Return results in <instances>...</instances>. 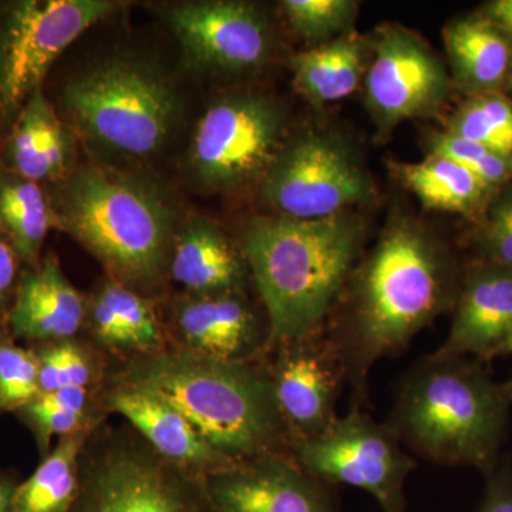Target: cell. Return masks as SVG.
Returning a JSON list of instances; mask_svg holds the SVG:
<instances>
[{
  "mask_svg": "<svg viewBox=\"0 0 512 512\" xmlns=\"http://www.w3.org/2000/svg\"><path fill=\"white\" fill-rule=\"evenodd\" d=\"M461 278L450 249L429 229L402 218L387 225L325 326L345 360L353 406H366L379 360L400 355L421 330L453 311Z\"/></svg>",
  "mask_w": 512,
  "mask_h": 512,
  "instance_id": "6da1fadb",
  "label": "cell"
},
{
  "mask_svg": "<svg viewBox=\"0 0 512 512\" xmlns=\"http://www.w3.org/2000/svg\"><path fill=\"white\" fill-rule=\"evenodd\" d=\"M104 383L167 404L235 463L289 453L288 434L262 359L225 362L170 345L157 355L117 363L107 370Z\"/></svg>",
  "mask_w": 512,
  "mask_h": 512,
  "instance_id": "7a4b0ae2",
  "label": "cell"
},
{
  "mask_svg": "<svg viewBox=\"0 0 512 512\" xmlns=\"http://www.w3.org/2000/svg\"><path fill=\"white\" fill-rule=\"evenodd\" d=\"M363 241L365 221L350 211L319 220L274 215L249 222L241 248L268 318V350L325 328L359 264Z\"/></svg>",
  "mask_w": 512,
  "mask_h": 512,
  "instance_id": "3957f363",
  "label": "cell"
},
{
  "mask_svg": "<svg viewBox=\"0 0 512 512\" xmlns=\"http://www.w3.org/2000/svg\"><path fill=\"white\" fill-rule=\"evenodd\" d=\"M511 406L480 360L430 353L400 379L384 423L423 460L487 476L503 457Z\"/></svg>",
  "mask_w": 512,
  "mask_h": 512,
  "instance_id": "277c9868",
  "label": "cell"
},
{
  "mask_svg": "<svg viewBox=\"0 0 512 512\" xmlns=\"http://www.w3.org/2000/svg\"><path fill=\"white\" fill-rule=\"evenodd\" d=\"M47 188L56 228L111 278L147 296L170 271L174 214L156 188L119 171L84 167Z\"/></svg>",
  "mask_w": 512,
  "mask_h": 512,
  "instance_id": "5b68a950",
  "label": "cell"
},
{
  "mask_svg": "<svg viewBox=\"0 0 512 512\" xmlns=\"http://www.w3.org/2000/svg\"><path fill=\"white\" fill-rule=\"evenodd\" d=\"M62 106L89 143L126 160L158 153L180 111L177 93L163 74L128 59H111L70 79Z\"/></svg>",
  "mask_w": 512,
  "mask_h": 512,
  "instance_id": "8992f818",
  "label": "cell"
},
{
  "mask_svg": "<svg viewBox=\"0 0 512 512\" xmlns=\"http://www.w3.org/2000/svg\"><path fill=\"white\" fill-rule=\"evenodd\" d=\"M70 512H215L204 478L158 456L136 431L100 424L80 458Z\"/></svg>",
  "mask_w": 512,
  "mask_h": 512,
  "instance_id": "52a82bcc",
  "label": "cell"
},
{
  "mask_svg": "<svg viewBox=\"0 0 512 512\" xmlns=\"http://www.w3.org/2000/svg\"><path fill=\"white\" fill-rule=\"evenodd\" d=\"M117 8L110 0L0 2V144L57 57Z\"/></svg>",
  "mask_w": 512,
  "mask_h": 512,
  "instance_id": "ba28073f",
  "label": "cell"
},
{
  "mask_svg": "<svg viewBox=\"0 0 512 512\" xmlns=\"http://www.w3.org/2000/svg\"><path fill=\"white\" fill-rule=\"evenodd\" d=\"M289 453L306 473L330 487L366 491L383 512L406 511L404 485L417 460L384 421L373 420L362 407H350L329 429L295 444Z\"/></svg>",
  "mask_w": 512,
  "mask_h": 512,
  "instance_id": "9c48e42d",
  "label": "cell"
},
{
  "mask_svg": "<svg viewBox=\"0 0 512 512\" xmlns=\"http://www.w3.org/2000/svg\"><path fill=\"white\" fill-rule=\"evenodd\" d=\"M284 114L269 97H222L198 121L188 150L195 181L211 191H231L264 178L282 147Z\"/></svg>",
  "mask_w": 512,
  "mask_h": 512,
  "instance_id": "30bf717a",
  "label": "cell"
},
{
  "mask_svg": "<svg viewBox=\"0 0 512 512\" xmlns=\"http://www.w3.org/2000/svg\"><path fill=\"white\" fill-rule=\"evenodd\" d=\"M262 191L276 215L319 220L363 204L373 185L342 138L309 131L282 144L262 178Z\"/></svg>",
  "mask_w": 512,
  "mask_h": 512,
  "instance_id": "8fae6325",
  "label": "cell"
},
{
  "mask_svg": "<svg viewBox=\"0 0 512 512\" xmlns=\"http://www.w3.org/2000/svg\"><path fill=\"white\" fill-rule=\"evenodd\" d=\"M262 360L271 376L289 450L319 436L338 419L336 407L348 384V370L326 328L279 343Z\"/></svg>",
  "mask_w": 512,
  "mask_h": 512,
  "instance_id": "7c38bea8",
  "label": "cell"
},
{
  "mask_svg": "<svg viewBox=\"0 0 512 512\" xmlns=\"http://www.w3.org/2000/svg\"><path fill=\"white\" fill-rule=\"evenodd\" d=\"M450 90L446 67L416 33L399 25L379 29L366 72V104L382 133L436 116Z\"/></svg>",
  "mask_w": 512,
  "mask_h": 512,
  "instance_id": "4fadbf2b",
  "label": "cell"
},
{
  "mask_svg": "<svg viewBox=\"0 0 512 512\" xmlns=\"http://www.w3.org/2000/svg\"><path fill=\"white\" fill-rule=\"evenodd\" d=\"M170 23L191 62L210 72H252L271 55L268 20L251 3H180L171 9Z\"/></svg>",
  "mask_w": 512,
  "mask_h": 512,
  "instance_id": "5bb4252c",
  "label": "cell"
},
{
  "mask_svg": "<svg viewBox=\"0 0 512 512\" xmlns=\"http://www.w3.org/2000/svg\"><path fill=\"white\" fill-rule=\"evenodd\" d=\"M204 484L215 512H339L333 487L306 473L291 453L235 463Z\"/></svg>",
  "mask_w": 512,
  "mask_h": 512,
  "instance_id": "9a60e30c",
  "label": "cell"
},
{
  "mask_svg": "<svg viewBox=\"0 0 512 512\" xmlns=\"http://www.w3.org/2000/svg\"><path fill=\"white\" fill-rule=\"evenodd\" d=\"M171 345L225 362H256L268 350L269 323L244 292L187 295L175 302Z\"/></svg>",
  "mask_w": 512,
  "mask_h": 512,
  "instance_id": "2e32d148",
  "label": "cell"
},
{
  "mask_svg": "<svg viewBox=\"0 0 512 512\" xmlns=\"http://www.w3.org/2000/svg\"><path fill=\"white\" fill-rule=\"evenodd\" d=\"M453 311L447 339L434 355L483 363L500 356L512 329V268L481 259L468 265Z\"/></svg>",
  "mask_w": 512,
  "mask_h": 512,
  "instance_id": "e0dca14e",
  "label": "cell"
},
{
  "mask_svg": "<svg viewBox=\"0 0 512 512\" xmlns=\"http://www.w3.org/2000/svg\"><path fill=\"white\" fill-rule=\"evenodd\" d=\"M101 403L107 414L116 413L154 451L174 466L201 478L234 466L207 443L194 427L167 404L126 387L103 384Z\"/></svg>",
  "mask_w": 512,
  "mask_h": 512,
  "instance_id": "ac0fdd59",
  "label": "cell"
},
{
  "mask_svg": "<svg viewBox=\"0 0 512 512\" xmlns=\"http://www.w3.org/2000/svg\"><path fill=\"white\" fill-rule=\"evenodd\" d=\"M87 302L63 274L59 258L49 252L37 268H23L8 313L15 340L36 343L77 338L86 323Z\"/></svg>",
  "mask_w": 512,
  "mask_h": 512,
  "instance_id": "d6986e66",
  "label": "cell"
},
{
  "mask_svg": "<svg viewBox=\"0 0 512 512\" xmlns=\"http://www.w3.org/2000/svg\"><path fill=\"white\" fill-rule=\"evenodd\" d=\"M87 302L86 323L93 346L119 362L157 355L170 348L167 329L153 301L107 276Z\"/></svg>",
  "mask_w": 512,
  "mask_h": 512,
  "instance_id": "ffe728a7",
  "label": "cell"
},
{
  "mask_svg": "<svg viewBox=\"0 0 512 512\" xmlns=\"http://www.w3.org/2000/svg\"><path fill=\"white\" fill-rule=\"evenodd\" d=\"M73 157L72 131L39 87L0 144V165L49 187L72 171Z\"/></svg>",
  "mask_w": 512,
  "mask_h": 512,
  "instance_id": "44dd1931",
  "label": "cell"
},
{
  "mask_svg": "<svg viewBox=\"0 0 512 512\" xmlns=\"http://www.w3.org/2000/svg\"><path fill=\"white\" fill-rule=\"evenodd\" d=\"M168 274L190 295L245 292L251 278L241 245L205 218L175 231Z\"/></svg>",
  "mask_w": 512,
  "mask_h": 512,
  "instance_id": "7402d4cb",
  "label": "cell"
},
{
  "mask_svg": "<svg viewBox=\"0 0 512 512\" xmlns=\"http://www.w3.org/2000/svg\"><path fill=\"white\" fill-rule=\"evenodd\" d=\"M451 79L471 96L501 93L512 80V43L483 15L444 30Z\"/></svg>",
  "mask_w": 512,
  "mask_h": 512,
  "instance_id": "603a6c76",
  "label": "cell"
},
{
  "mask_svg": "<svg viewBox=\"0 0 512 512\" xmlns=\"http://www.w3.org/2000/svg\"><path fill=\"white\" fill-rule=\"evenodd\" d=\"M366 42L350 32L292 59L293 84L316 106L355 93L365 74Z\"/></svg>",
  "mask_w": 512,
  "mask_h": 512,
  "instance_id": "cb8c5ba5",
  "label": "cell"
},
{
  "mask_svg": "<svg viewBox=\"0 0 512 512\" xmlns=\"http://www.w3.org/2000/svg\"><path fill=\"white\" fill-rule=\"evenodd\" d=\"M55 212L45 185L0 165V232L8 239L25 268H37Z\"/></svg>",
  "mask_w": 512,
  "mask_h": 512,
  "instance_id": "d4e9b609",
  "label": "cell"
},
{
  "mask_svg": "<svg viewBox=\"0 0 512 512\" xmlns=\"http://www.w3.org/2000/svg\"><path fill=\"white\" fill-rule=\"evenodd\" d=\"M393 174L430 210L473 214L491 188L450 158L431 154L419 163H394Z\"/></svg>",
  "mask_w": 512,
  "mask_h": 512,
  "instance_id": "484cf974",
  "label": "cell"
},
{
  "mask_svg": "<svg viewBox=\"0 0 512 512\" xmlns=\"http://www.w3.org/2000/svg\"><path fill=\"white\" fill-rule=\"evenodd\" d=\"M96 429L59 439L35 473L19 483L12 512H70L79 494L80 458Z\"/></svg>",
  "mask_w": 512,
  "mask_h": 512,
  "instance_id": "4316f807",
  "label": "cell"
},
{
  "mask_svg": "<svg viewBox=\"0 0 512 512\" xmlns=\"http://www.w3.org/2000/svg\"><path fill=\"white\" fill-rule=\"evenodd\" d=\"M99 390L66 387L55 392L40 393L32 402L20 407L16 417L35 437L40 456L52 451V440L77 431L96 429L103 424V403Z\"/></svg>",
  "mask_w": 512,
  "mask_h": 512,
  "instance_id": "83f0119b",
  "label": "cell"
},
{
  "mask_svg": "<svg viewBox=\"0 0 512 512\" xmlns=\"http://www.w3.org/2000/svg\"><path fill=\"white\" fill-rule=\"evenodd\" d=\"M39 366L40 393L66 387L99 390L106 379L103 353L77 338L30 346Z\"/></svg>",
  "mask_w": 512,
  "mask_h": 512,
  "instance_id": "f1b7e54d",
  "label": "cell"
},
{
  "mask_svg": "<svg viewBox=\"0 0 512 512\" xmlns=\"http://www.w3.org/2000/svg\"><path fill=\"white\" fill-rule=\"evenodd\" d=\"M447 133L512 157V101L503 93L471 96L451 117Z\"/></svg>",
  "mask_w": 512,
  "mask_h": 512,
  "instance_id": "f546056e",
  "label": "cell"
},
{
  "mask_svg": "<svg viewBox=\"0 0 512 512\" xmlns=\"http://www.w3.org/2000/svg\"><path fill=\"white\" fill-rule=\"evenodd\" d=\"M281 8L293 32L312 47L350 32L357 13L352 0H285Z\"/></svg>",
  "mask_w": 512,
  "mask_h": 512,
  "instance_id": "4dcf8cb0",
  "label": "cell"
},
{
  "mask_svg": "<svg viewBox=\"0 0 512 512\" xmlns=\"http://www.w3.org/2000/svg\"><path fill=\"white\" fill-rule=\"evenodd\" d=\"M39 394L35 352L19 346L8 329L0 330V416L15 414Z\"/></svg>",
  "mask_w": 512,
  "mask_h": 512,
  "instance_id": "1f68e13d",
  "label": "cell"
},
{
  "mask_svg": "<svg viewBox=\"0 0 512 512\" xmlns=\"http://www.w3.org/2000/svg\"><path fill=\"white\" fill-rule=\"evenodd\" d=\"M430 146L431 154H439L463 165L491 190L512 178L511 156H504L474 141L444 131L431 137Z\"/></svg>",
  "mask_w": 512,
  "mask_h": 512,
  "instance_id": "d6a6232c",
  "label": "cell"
},
{
  "mask_svg": "<svg viewBox=\"0 0 512 512\" xmlns=\"http://www.w3.org/2000/svg\"><path fill=\"white\" fill-rule=\"evenodd\" d=\"M481 261L512 268V190L498 195L478 234Z\"/></svg>",
  "mask_w": 512,
  "mask_h": 512,
  "instance_id": "836d02e7",
  "label": "cell"
},
{
  "mask_svg": "<svg viewBox=\"0 0 512 512\" xmlns=\"http://www.w3.org/2000/svg\"><path fill=\"white\" fill-rule=\"evenodd\" d=\"M474 512H512V458L501 457L485 476L480 504Z\"/></svg>",
  "mask_w": 512,
  "mask_h": 512,
  "instance_id": "e575fe53",
  "label": "cell"
},
{
  "mask_svg": "<svg viewBox=\"0 0 512 512\" xmlns=\"http://www.w3.org/2000/svg\"><path fill=\"white\" fill-rule=\"evenodd\" d=\"M22 266L12 245L0 232V330L8 329L6 322L23 271Z\"/></svg>",
  "mask_w": 512,
  "mask_h": 512,
  "instance_id": "d590c367",
  "label": "cell"
},
{
  "mask_svg": "<svg viewBox=\"0 0 512 512\" xmlns=\"http://www.w3.org/2000/svg\"><path fill=\"white\" fill-rule=\"evenodd\" d=\"M483 16L512 43V0H494L487 3Z\"/></svg>",
  "mask_w": 512,
  "mask_h": 512,
  "instance_id": "8d00e7d4",
  "label": "cell"
},
{
  "mask_svg": "<svg viewBox=\"0 0 512 512\" xmlns=\"http://www.w3.org/2000/svg\"><path fill=\"white\" fill-rule=\"evenodd\" d=\"M19 481L8 471L0 470V512H12L13 497Z\"/></svg>",
  "mask_w": 512,
  "mask_h": 512,
  "instance_id": "74e56055",
  "label": "cell"
},
{
  "mask_svg": "<svg viewBox=\"0 0 512 512\" xmlns=\"http://www.w3.org/2000/svg\"><path fill=\"white\" fill-rule=\"evenodd\" d=\"M503 355H512V329L510 330V333H508L507 339H505L503 346H501L500 356ZM504 387L505 392H507L508 397H510L512 402V375L510 379L507 380V382H504Z\"/></svg>",
  "mask_w": 512,
  "mask_h": 512,
  "instance_id": "f35d334b",
  "label": "cell"
}]
</instances>
